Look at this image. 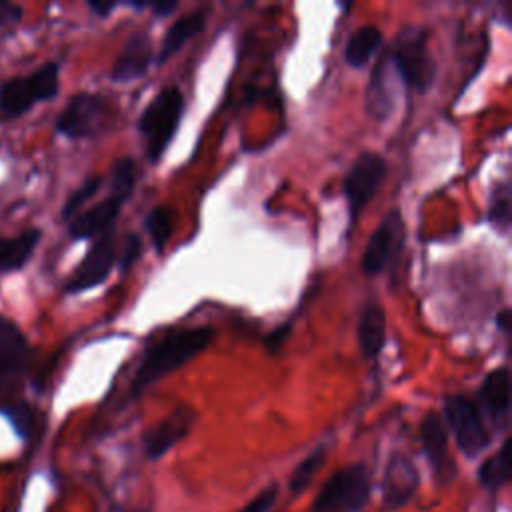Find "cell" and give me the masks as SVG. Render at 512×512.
I'll return each instance as SVG.
<instances>
[{"label":"cell","mask_w":512,"mask_h":512,"mask_svg":"<svg viewBox=\"0 0 512 512\" xmlns=\"http://www.w3.org/2000/svg\"><path fill=\"white\" fill-rule=\"evenodd\" d=\"M214 334L216 332L212 326L184 328L164 336L162 340L146 348L132 380V394L138 396L156 380L190 362L212 342Z\"/></svg>","instance_id":"cell-1"},{"label":"cell","mask_w":512,"mask_h":512,"mask_svg":"<svg viewBox=\"0 0 512 512\" xmlns=\"http://www.w3.org/2000/svg\"><path fill=\"white\" fill-rule=\"evenodd\" d=\"M60 90V64L46 62L30 74L14 76L0 84V118L14 120L38 102L52 100Z\"/></svg>","instance_id":"cell-2"},{"label":"cell","mask_w":512,"mask_h":512,"mask_svg":"<svg viewBox=\"0 0 512 512\" xmlns=\"http://www.w3.org/2000/svg\"><path fill=\"white\" fill-rule=\"evenodd\" d=\"M184 110V98L178 86L162 88L142 110L138 130L146 142V156L156 164L172 142Z\"/></svg>","instance_id":"cell-3"},{"label":"cell","mask_w":512,"mask_h":512,"mask_svg":"<svg viewBox=\"0 0 512 512\" xmlns=\"http://www.w3.org/2000/svg\"><path fill=\"white\" fill-rule=\"evenodd\" d=\"M114 104L96 92L74 94L58 114L54 128L70 140L96 138L112 126Z\"/></svg>","instance_id":"cell-4"},{"label":"cell","mask_w":512,"mask_h":512,"mask_svg":"<svg viewBox=\"0 0 512 512\" xmlns=\"http://www.w3.org/2000/svg\"><path fill=\"white\" fill-rule=\"evenodd\" d=\"M388 54L396 74L408 88L426 92L434 82L436 66L428 52V32L424 28H402Z\"/></svg>","instance_id":"cell-5"},{"label":"cell","mask_w":512,"mask_h":512,"mask_svg":"<svg viewBox=\"0 0 512 512\" xmlns=\"http://www.w3.org/2000/svg\"><path fill=\"white\" fill-rule=\"evenodd\" d=\"M370 496V474L364 464H350L334 472L318 496L310 512H358Z\"/></svg>","instance_id":"cell-6"},{"label":"cell","mask_w":512,"mask_h":512,"mask_svg":"<svg viewBox=\"0 0 512 512\" xmlns=\"http://www.w3.org/2000/svg\"><path fill=\"white\" fill-rule=\"evenodd\" d=\"M444 418L454 434L458 450L474 458L490 444V434L484 426L480 408L464 394H452L444 400Z\"/></svg>","instance_id":"cell-7"},{"label":"cell","mask_w":512,"mask_h":512,"mask_svg":"<svg viewBox=\"0 0 512 512\" xmlns=\"http://www.w3.org/2000/svg\"><path fill=\"white\" fill-rule=\"evenodd\" d=\"M388 164L386 160L372 150H366L356 156L352 166L348 168L344 180H342V192L348 202V220L350 226L356 224L360 212L364 206L374 198L376 190L380 188L384 176H386Z\"/></svg>","instance_id":"cell-8"},{"label":"cell","mask_w":512,"mask_h":512,"mask_svg":"<svg viewBox=\"0 0 512 512\" xmlns=\"http://www.w3.org/2000/svg\"><path fill=\"white\" fill-rule=\"evenodd\" d=\"M406 238V224L400 208H390L362 252V272L368 276L380 274L386 264L400 252Z\"/></svg>","instance_id":"cell-9"},{"label":"cell","mask_w":512,"mask_h":512,"mask_svg":"<svg viewBox=\"0 0 512 512\" xmlns=\"http://www.w3.org/2000/svg\"><path fill=\"white\" fill-rule=\"evenodd\" d=\"M116 260L114 252V228L96 236L82 262L76 266L72 276L64 282L66 294H80L100 286L112 272Z\"/></svg>","instance_id":"cell-10"},{"label":"cell","mask_w":512,"mask_h":512,"mask_svg":"<svg viewBox=\"0 0 512 512\" xmlns=\"http://www.w3.org/2000/svg\"><path fill=\"white\" fill-rule=\"evenodd\" d=\"M30 344L20 326L0 314V392L12 390L30 366Z\"/></svg>","instance_id":"cell-11"},{"label":"cell","mask_w":512,"mask_h":512,"mask_svg":"<svg viewBox=\"0 0 512 512\" xmlns=\"http://www.w3.org/2000/svg\"><path fill=\"white\" fill-rule=\"evenodd\" d=\"M196 422V410L188 404L176 406L164 420L144 434V452L148 460L162 458L170 448L182 442Z\"/></svg>","instance_id":"cell-12"},{"label":"cell","mask_w":512,"mask_h":512,"mask_svg":"<svg viewBox=\"0 0 512 512\" xmlns=\"http://www.w3.org/2000/svg\"><path fill=\"white\" fill-rule=\"evenodd\" d=\"M420 444L438 482H448L454 476V460L448 450V434L440 414L428 412L424 416L420 424Z\"/></svg>","instance_id":"cell-13"},{"label":"cell","mask_w":512,"mask_h":512,"mask_svg":"<svg viewBox=\"0 0 512 512\" xmlns=\"http://www.w3.org/2000/svg\"><path fill=\"white\" fill-rule=\"evenodd\" d=\"M152 64V40L146 30H136L130 34V38L124 42L122 50L118 52L110 78L114 82H132L148 72V66Z\"/></svg>","instance_id":"cell-14"},{"label":"cell","mask_w":512,"mask_h":512,"mask_svg":"<svg viewBox=\"0 0 512 512\" xmlns=\"http://www.w3.org/2000/svg\"><path fill=\"white\" fill-rule=\"evenodd\" d=\"M124 202L126 200H122L120 196L108 194L104 200H100L92 208L78 212L68 224L70 236L74 240H86V238H96L102 232L114 228V222H116Z\"/></svg>","instance_id":"cell-15"},{"label":"cell","mask_w":512,"mask_h":512,"mask_svg":"<svg viewBox=\"0 0 512 512\" xmlns=\"http://www.w3.org/2000/svg\"><path fill=\"white\" fill-rule=\"evenodd\" d=\"M418 470L404 454H394L384 472V506L390 510L402 508L418 488Z\"/></svg>","instance_id":"cell-16"},{"label":"cell","mask_w":512,"mask_h":512,"mask_svg":"<svg viewBox=\"0 0 512 512\" xmlns=\"http://www.w3.org/2000/svg\"><path fill=\"white\" fill-rule=\"evenodd\" d=\"M392 60L390 54H382L372 68L366 88V110L374 120H386L394 108L392 90Z\"/></svg>","instance_id":"cell-17"},{"label":"cell","mask_w":512,"mask_h":512,"mask_svg":"<svg viewBox=\"0 0 512 512\" xmlns=\"http://www.w3.org/2000/svg\"><path fill=\"white\" fill-rule=\"evenodd\" d=\"M478 396L492 422L506 426L510 416V370L500 366L488 372L480 384Z\"/></svg>","instance_id":"cell-18"},{"label":"cell","mask_w":512,"mask_h":512,"mask_svg":"<svg viewBox=\"0 0 512 512\" xmlns=\"http://www.w3.org/2000/svg\"><path fill=\"white\" fill-rule=\"evenodd\" d=\"M386 314L378 304H366L358 322V344L366 360H376L386 340Z\"/></svg>","instance_id":"cell-19"},{"label":"cell","mask_w":512,"mask_h":512,"mask_svg":"<svg viewBox=\"0 0 512 512\" xmlns=\"http://www.w3.org/2000/svg\"><path fill=\"white\" fill-rule=\"evenodd\" d=\"M42 238L40 228H28L16 236H0V272L20 270Z\"/></svg>","instance_id":"cell-20"},{"label":"cell","mask_w":512,"mask_h":512,"mask_svg":"<svg viewBox=\"0 0 512 512\" xmlns=\"http://www.w3.org/2000/svg\"><path fill=\"white\" fill-rule=\"evenodd\" d=\"M206 24V16L202 12H192L180 16L164 34L160 50L156 54V62L164 64L170 56H174L190 38H194L198 32H202Z\"/></svg>","instance_id":"cell-21"},{"label":"cell","mask_w":512,"mask_h":512,"mask_svg":"<svg viewBox=\"0 0 512 512\" xmlns=\"http://www.w3.org/2000/svg\"><path fill=\"white\" fill-rule=\"evenodd\" d=\"M382 44V32L376 26H360L344 46V60L352 68H362Z\"/></svg>","instance_id":"cell-22"},{"label":"cell","mask_w":512,"mask_h":512,"mask_svg":"<svg viewBox=\"0 0 512 512\" xmlns=\"http://www.w3.org/2000/svg\"><path fill=\"white\" fill-rule=\"evenodd\" d=\"M510 478V438H506L500 450L486 458L478 468V480L488 490H498Z\"/></svg>","instance_id":"cell-23"},{"label":"cell","mask_w":512,"mask_h":512,"mask_svg":"<svg viewBox=\"0 0 512 512\" xmlns=\"http://www.w3.org/2000/svg\"><path fill=\"white\" fill-rule=\"evenodd\" d=\"M146 232L150 234L156 254H162L172 234V212L166 206H154L144 218Z\"/></svg>","instance_id":"cell-24"},{"label":"cell","mask_w":512,"mask_h":512,"mask_svg":"<svg viewBox=\"0 0 512 512\" xmlns=\"http://www.w3.org/2000/svg\"><path fill=\"white\" fill-rule=\"evenodd\" d=\"M136 182V162L130 156L118 158L110 168V194L128 200Z\"/></svg>","instance_id":"cell-25"},{"label":"cell","mask_w":512,"mask_h":512,"mask_svg":"<svg viewBox=\"0 0 512 512\" xmlns=\"http://www.w3.org/2000/svg\"><path fill=\"white\" fill-rule=\"evenodd\" d=\"M324 460H326V446H318L316 450H312L296 468H294V472H292V476H290V490L294 492V494H300L310 482H312V478L316 476V472L322 468V464H324Z\"/></svg>","instance_id":"cell-26"},{"label":"cell","mask_w":512,"mask_h":512,"mask_svg":"<svg viewBox=\"0 0 512 512\" xmlns=\"http://www.w3.org/2000/svg\"><path fill=\"white\" fill-rule=\"evenodd\" d=\"M100 186H102V178H100V176H90V178H86V180L68 196V200L64 202V206H62V218H64V220H72V218L80 212V208L100 190Z\"/></svg>","instance_id":"cell-27"},{"label":"cell","mask_w":512,"mask_h":512,"mask_svg":"<svg viewBox=\"0 0 512 512\" xmlns=\"http://www.w3.org/2000/svg\"><path fill=\"white\" fill-rule=\"evenodd\" d=\"M488 220L500 228V230H508V224H510V190H508V184H500L494 194H492V200H490V206H488Z\"/></svg>","instance_id":"cell-28"},{"label":"cell","mask_w":512,"mask_h":512,"mask_svg":"<svg viewBox=\"0 0 512 512\" xmlns=\"http://www.w3.org/2000/svg\"><path fill=\"white\" fill-rule=\"evenodd\" d=\"M6 414L10 418V422L14 424L16 432L22 436V438H30L32 430H34V422H36V416H34V410L20 402V404H14L10 408H6Z\"/></svg>","instance_id":"cell-29"},{"label":"cell","mask_w":512,"mask_h":512,"mask_svg":"<svg viewBox=\"0 0 512 512\" xmlns=\"http://www.w3.org/2000/svg\"><path fill=\"white\" fill-rule=\"evenodd\" d=\"M140 252H142V240L138 238V234L126 236L124 248L120 252V260H118V268H120L122 274H126L134 266V262L138 260Z\"/></svg>","instance_id":"cell-30"},{"label":"cell","mask_w":512,"mask_h":512,"mask_svg":"<svg viewBox=\"0 0 512 512\" xmlns=\"http://www.w3.org/2000/svg\"><path fill=\"white\" fill-rule=\"evenodd\" d=\"M276 498H278V486H276V484H270V486H266L258 496H254V498H252L242 510H238V512H268V510L274 506Z\"/></svg>","instance_id":"cell-31"},{"label":"cell","mask_w":512,"mask_h":512,"mask_svg":"<svg viewBox=\"0 0 512 512\" xmlns=\"http://www.w3.org/2000/svg\"><path fill=\"white\" fill-rule=\"evenodd\" d=\"M290 330H292V324L290 322H284V324H280L278 328H274L272 332H268L266 334V338H264V342H266V348H268V352H276L286 340H288V334H290Z\"/></svg>","instance_id":"cell-32"},{"label":"cell","mask_w":512,"mask_h":512,"mask_svg":"<svg viewBox=\"0 0 512 512\" xmlns=\"http://www.w3.org/2000/svg\"><path fill=\"white\" fill-rule=\"evenodd\" d=\"M22 14H24L22 6L6 2V0H0V28L18 24L22 20Z\"/></svg>","instance_id":"cell-33"},{"label":"cell","mask_w":512,"mask_h":512,"mask_svg":"<svg viewBox=\"0 0 512 512\" xmlns=\"http://www.w3.org/2000/svg\"><path fill=\"white\" fill-rule=\"evenodd\" d=\"M148 8L156 14V16H170L176 8H178V2L174 0H168V2H148Z\"/></svg>","instance_id":"cell-34"},{"label":"cell","mask_w":512,"mask_h":512,"mask_svg":"<svg viewBox=\"0 0 512 512\" xmlns=\"http://www.w3.org/2000/svg\"><path fill=\"white\" fill-rule=\"evenodd\" d=\"M118 4L116 2H88V8L96 14V16H108Z\"/></svg>","instance_id":"cell-35"},{"label":"cell","mask_w":512,"mask_h":512,"mask_svg":"<svg viewBox=\"0 0 512 512\" xmlns=\"http://www.w3.org/2000/svg\"><path fill=\"white\" fill-rule=\"evenodd\" d=\"M510 310L508 308H504V310H500L498 314H496V324H498V328L504 332V334H508V324H510Z\"/></svg>","instance_id":"cell-36"},{"label":"cell","mask_w":512,"mask_h":512,"mask_svg":"<svg viewBox=\"0 0 512 512\" xmlns=\"http://www.w3.org/2000/svg\"><path fill=\"white\" fill-rule=\"evenodd\" d=\"M136 512H144V510H136Z\"/></svg>","instance_id":"cell-37"}]
</instances>
